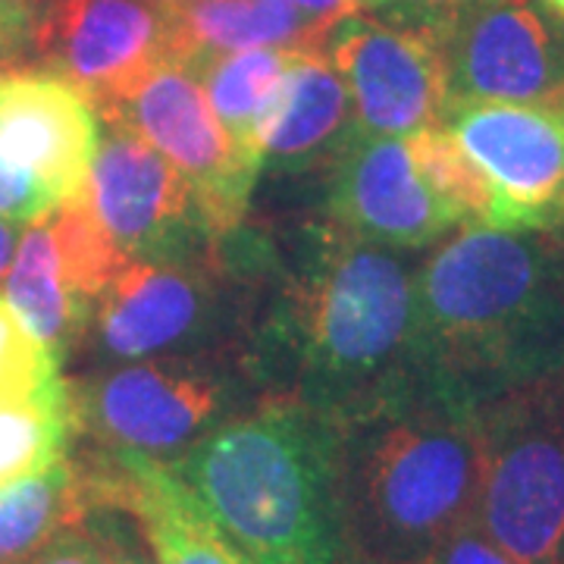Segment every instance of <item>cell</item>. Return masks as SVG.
<instances>
[{
    "label": "cell",
    "mask_w": 564,
    "mask_h": 564,
    "mask_svg": "<svg viewBox=\"0 0 564 564\" xmlns=\"http://www.w3.org/2000/svg\"><path fill=\"white\" fill-rule=\"evenodd\" d=\"M35 0H0V76L35 63Z\"/></svg>",
    "instance_id": "83f0119b"
},
{
    "label": "cell",
    "mask_w": 564,
    "mask_h": 564,
    "mask_svg": "<svg viewBox=\"0 0 564 564\" xmlns=\"http://www.w3.org/2000/svg\"><path fill=\"white\" fill-rule=\"evenodd\" d=\"M66 380L61 361L22 326L13 307L0 295V395H61Z\"/></svg>",
    "instance_id": "d4e9b609"
},
{
    "label": "cell",
    "mask_w": 564,
    "mask_h": 564,
    "mask_svg": "<svg viewBox=\"0 0 564 564\" xmlns=\"http://www.w3.org/2000/svg\"><path fill=\"white\" fill-rule=\"evenodd\" d=\"M323 51L348 85L358 129L408 139L443 126L448 79L440 39L361 13L336 22Z\"/></svg>",
    "instance_id": "7c38bea8"
},
{
    "label": "cell",
    "mask_w": 564,
    "mask_h": 564,
    "mask_svg": "<svg viewBox=\"0 0 564 564\" xmlns=\"http://www.w3.org/2000/svg\"><path fill=\"white\" fill-rule=\"evenodd\" d=\"M35 3H41V0H35Z\"/></svg>",
    "instance_id": "e575fe53"
},
{
    "label": "cell",
    "mask_w": 564,
    "mask_h": 564,
    "mask_svg": "<svg viewBox=\"0 0 564 564\" xmlns=\"http://www.w3.org/2000/svg\"><path fill=\"white\" fill-rule=\"evenodd\" d=\"M22 564H104V545L95 527L82 521L76 527H66Z\"/></svg>",
    "instance_id": "4dcf8cb0"
},
{
    "label": "cell",
    "mask_w": 564,
    "mask_h": 564,
    "mask_svg": "<svg viewBox=\"0 0 564 564\" xmlns=\"http://www.w3.org/2000/svg\"><path fill=\"white\" fill-rule=\"evenodd\" d=\"M480 3L486 0H367V17L443 39L448 25H455L464 13H470Z\"/></svg>",
    "instance_id": "484cf974"
},
{
    "label": "cell",
    "mask_w": 564,
    "mask_h": 564,
    "mask_svg": "<svg viewBox=\"0 0 564 564\" xmlns=\"http://www.w3.org/2000/svg\"><path fill=\"white\" fill-rule=\"evenodd\" d=\"M355 129V107L336 63L323 47L295 51L276 113L263 132V170L299 176L323 170Z\"/></svg>",
    "instance_id": "e0dca14e"
},
{
    "label": "cell",
    "mask_w": 564,
    "mask_h": 564,
    "mask_svg": "<svg viewBox=\"0 0 564 564\" xmlns=\"http://www.w3.org/2000/svg\"><path fill=\"white\" fill-rule=\"evenodd\" d=\"M85 202L129 261H192L220 245L180 170L120 122H104Z\"/></svg>",
    "instance_id": "30bf717a"
},
{
    "label": "cell",
    "mask_w": 564,
    "mask_h": 564,
    "mask_svg": "<svg viewBox=\"0 0 564 564\" xmlns=\"http://www.w3.org/2000/svg\"><path fill=\"white\" fill-rule=\"evenodd\" d=\"M0 285L3 302L13 307L22 326L63 364L66 351L88 329L91 304L82 302L63 276L47 217L22 226L17 254Z\"/></svg>",
    "instance_id": "ffe728a7"
},
{
    "label": "cell",
    "mask_w": 564,
    "mask_h": 564,
    "mask_svg": "<svg viewBox=\"0 0 564 564\" xmlns=\"http://www.w3.org/2000/svg\"><path fill=\"white\" fill-rule=\"evenodd\" d=\"M426 373L480 404L564 377V229L462 226L417 263Z\"/></svg>",
    "instance_id": "7a4b0ae2"
},
{
    "label": "cell",
    "mask_w": 564,
    "mask_h": 564,
    "mask_svg": "<svg viewBox=\"0 0 564 564\" xmlns=\"http://www.w3.org/2000/svg\"><path fill=\"white\" fill-rule=\"evenodd\" d=\"M47 226L54 236L63 276L82 302H98L104 289L132 263L120 245L110 239L101 220L91 214L85 195L57 204L47 214Z\"/></svg>",
    "instance_id": "603a6c76"
},
{
    "label": "cell",
    "mask_w": 564,
    "mask_h": 564,
    "mask_svg": "<svg viewBox=\"0 0 564 564\" xmlns=\"http://www.w3.org/2000/svg\"><path fill=\"white\" fill-rule=\"evenodd\" d=\"M122 518H126L122 511H107V508L88 518V524L95 527L104 545V564H158L148 540L141 545L139 536L122 524Z\"/></svg>",
    "instance_id": "f546056e"
},
{
    "label": "cell",
    "mask_w": 564,
    "mask_h": 564,
    "mask_svg": "<svg viewBox=\"0 0 564 564\" xmlns=\"http://www.w3.org/2000/svg\"><path fill=\"white\" fill-rule=\"evenodd\" d=\"M474 521L514 564H564V377L480 404Z\"/></svg>",
    "instance_id": "8992f818"
},
{
    "label": "cell",
    "mask_w": 564,
    "mask_h": 564,
    "mask_svg": "<svg viewBox=\"0 0 564 564\" xmlns=\"http://www.w3.org/2000/svg\"><path fill=\"white\" fill-rule=\"evenodd\" d=\"M95 511L135 518L158 564H248L192 499L170 464L101 452L76 458Z\"/></svg>",
    "instance_id": "2e32d148"
},
{
    "label": "cell",
    "mask_w": 564,
    "mask_h": 564,
    "mask_svg": "<svg viewBox=\"0 0 564 564\" xmlns=\"http://www.w3.org/2000/svg\"><path fill=\"white\" fill-rule=\"evenodd\" d=\"M98 120L95 104L54 73L0 76V154L35 173L57 202L85 195L101 139Z\"/></svg>",
    "instance_id": "9a60e30c"
},
{
    "label": "cell",
    "mask_w": 564,
    "mask_h": 564,
    "mask_svg": "<svg viewBox=\"0 0 564 564\" xmlns=\"http://www.w3.org/2000/svg\"><path fill=\"white\" fill-rule=\"evenodd\" d=\"M245 292L242 373L254 399L333 421L433 383L423 361L417 263L329 217L220 239Z\"/></svg>",
    "instance_id": "6da1fadb"
},
{
    "label": "cell",
    "mask_w": 564,
    "mask_h": 564,
    "mask_svg": "<svg viewBox=\"0 0 564 564\" xmlns=\"http://www.w3.org/2000/svg\"><path fill=\"white\" fill-rule=\"evenodd\" d=\"M69 392L61 395H0V486L66 458L73 443Z\"/></svg>",
    "instance_id": "7402d4cb"
},
{
    "label": "cell",
    "mask_w": 564,
    "mask_h": 564,
    "mask_svg": "<svg viewBox=\"0 0 564 564\" xmlns=\"http://www.w3.org/2000/svg\"><path fill=\"white\" fill-rule=\"evenodd\" d=\"M343 564H423L477 511L480 408L436 383L336 421Z\"/></svg>",
    "instance_id": "3957f363"
},
{
    "label": "cell",
    "mask_w": 564,
    "mask_h": 564,
    "mask_svg": "<svg viewBox=\"0 0 564 564\" xmlns=\"http://www.w3.org/2000/svg\"><path fill=\"white\" fill-rule=\"evenodd\" d=\"M423 564H514L499 545L486 536L480 524L470 518L455 533H448L443 543L433 549V555Z\"/></svg>",
    "instance_id": "f1b7e54d"
},
{
    "label": "cell",
    "mask_w": 564,
    "mask_h": 564,
    "mask_svg": "<svg viewBox=\"0 0 564 564\" xmlns=\"http://www.w3.org/2000/svg\"><path fill=\"white\" fill-rule=\"evenodd\" d=\"M20 236H22L20 223L0 220V282H3V273H7V267H10L13 254H17Z\"/></svg>",
    "instance_id": "d6a6232c"
},
{
    "label": "cell",
    "mask_w": 564,
    "mask_h": 564,
    "mask_svg": "<svg viewBox=\"0 0 564 564\" xmlns=\"http://www.w3.org/2000/svg\"><path fill=\"white\" fill-rule=\"evenodd\" d=\"M333 417L251 399L170 470L248 564H343Z\"/></svg>",
    "instance_id": "277c9868"
},
{
    "label": "cell",
    "mask_w": 564,
    "mask_h": 564,
    "mask_svg": "<svg viewBox=\"0 0 564 564\" xmlns=\"http://www.w3.org/2000/svg\"><path fill=\"white\" fill-rule=\"evenodd\" d=\"M411 161L433 195L458 217L462 226H489L492 217V192L477 163L464 154L445 126L421 129L404 139Z\"/></svg>",
    "instance_id": "cb8c5ba5"
},
{
    "label": "cell",
    "mask_w": 564,
    "mask_h": 564,
    "mask_svg": "<svg viewBox=\"0 0 564 564\" xmlns=\"http://www.w3.org/2000/svg\"><path fill=\"white\" fill-rule=\"evenodd\" d=\"M88 323L107 361L220 355L242 367L245 292L220 245L192 261H132L91 304Z\"/></svg>",
    "instance_id": "52a82bcc"
},
{
    "label": "cell",
    "mask_w": 564,
    "mask_h": 564,
    "mask_svg": "<svg viewBox=\"0 0 564 564\" xmlns=\"http://www.w3.org/2000/svg\"><path fill=\"white\" fill-rule=\"evenodd\" d=\"M307 17H317L323 22H339L345 17H361L367 13V0H289Z\"/></svg>",
    "instance_id": "1f68e13d"
},
{
    "label": "cell",
    "mask_w": 564,
    "mask_h": 564,
    "mask_svg": "<svg viewBox=\"0 0 564 564\" xmlns=\"http://www.w3.org/2000/svg\"><path fill=\"white\" fill-rule=\"evenodd\" d=\"M443 126L492 192V229H564V107L458 101Z\"/></svg>",
    "instance_id": "8fae6325"
},
{
    "label": "cell",
    "mask_w": 564,
    "mask_h": 564,
    "mask_svg": "<svg viewBox=\"0 0 564 564\" xmlns=\"http://www.w3.org/2000/svg\"><path fill=\"white\" fill-rule=\"evenodd\" d=\"M170 61H180L176 0L39 3L32 69L66 79L98 113L129 98Z\"/></svg>",
    "instance_id": "ba28073f"
},
{
    "label": "cell",
    "mask_w": 564,
    "mask_h": 564,
    "mask_svg": "<svg viewBox=\"0 0 564 564\" xmlns=\"http://www.w3.org/2000/svg\"><path fill=\"white\" fill-rule=\"evenodd\" d=\"M448 104L564 107V22L536 0H486L443 32Z\"/></svg>",
    "instance_id": "4fadbf2b"
},
{
    "label": "cell",
    "mask_w": 564,
    "mask_h": 564,
    "mask_svg": "<svg viewBox=\"0 0 564 564\" xmlns=\"http://www.w3.org/2000/svg\"><path fill=\"white\" fill-rule=\"evenodd\" d=\"M543 7L549 17H555L558 22H564V0H536Z\"/></svg>",
    "instance_id": "836d02e7"
},
{
    "label": "cell",
    "mask_w": 564,
    "mask_h": 564,
    "mask_svg": "<svg viewBox=\"0 0 564 564\" xmlns=\"http://www.w3.org/2000/svg\"><path fill=\"white\" fill-rule=\"evenodd\" d=\"M292 57L295 51L289 47H248V51H210L185 61L202 85L210 110L229 132V139L261 166L263 132L276 113Z\"/></svg>",
    "instance_id": "ac0fdd59"
},
{
    "label": "cell",
    "mask_w": 564,
    "mask_h": 564,
    "mask_svg": "<svg viewBox=\"0 0 564 564\" xmlns=\"http://www.w3.org/2000/svg\"><path fill=\"white\" fill-rule=\"evenodd\" d=\"M323 217L395 251L433 248L462 226L421 180L404 139L351 129L321 170Z\"/></svg>",
    "instance_id": "5bb4252c"
},
{
    "label": "cell",
    "mask_w": 564,
    "mask_h": 564,
    "mask_svg": "<svg viewBox=\"0 0 564 564\" xmlns=\"http://www.w3.org/2000/svg\"><path fill=\"white\" fill-rule=\"evenodd\" d=\"M245 389L242 367L220 355L122 361L66 383L76 436L101 452L163 464L182 458L226 421Z\"/></svg>",
    "instance_id": "5b68a950"
},
{
    "label": "cell",
    "mask_w": 564,
    "mask_h": 564,
    "mask_svg": "<svg viewBox=\"0 0 564 564\" xmlns=\"http://www.w3.org/2000/svg\"><path fill=\"white\" fill-rule=\"evenodd\" d=\"M95 514L76 458L0 486V564H22L66 527Z\"/></svg>",
    "instance_id": "44dd1931"
},
{
    "label": "cell",
    "mask_w": 564,
    "mask_h": 564,
    "mask_svg": "<svg viewBox=\"0 0 564 564\" xmlns=\"http://www.w3.org/2000/svg\"><path fill=\"white\" fill-rule=\"evenodd\" d=\"M98 117L129 126L180 170L217 239L242 226L261 163L229 139L185 63H163L129 98Z\"/></svg>",
    "instance_id": "9c48e42d"
},
{
    "label": "cell",
    "mask_w": 564,
    "mask_h": 564,
    "mask_svg": "<svg viewBox=\"0 0 564 564\" xmlns=\"http://www.w3.org/2000/svg\"><path fill=\"white\" fill-rule=\"evenodd\" d=\"M333 25L307 17L289 0H176L182 63L210 51L323 47Z\"/></svg>",
    "instance_id": "d6986e66"
},
{
    "label": "cell",
    "mask_w": 564,
    "mask_h": 564,
    "mask_svg": "<svg viewBox=\"0 0 564 564\" xmlns=\"http://www.w3.org/2000/svg\"><path fill=\"white\" fill-rule=\"evenodd\" d=\"M57 204L61 202L54 198V192L35 173L0 154V220L29 226L44 220Z\"/></svg>",
    "instance_id": "4316f807"
}]
</instances>
